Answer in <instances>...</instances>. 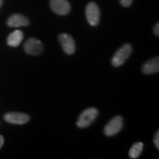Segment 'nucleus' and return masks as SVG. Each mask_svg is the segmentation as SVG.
<instances>
[{"label": "nucleus", "instance_id": "f257e3e1", "mask_svg": "<svg viewBox=\"0 0 159 159\" xmlns=\"http://www.w3.org/2000/svg\"><path fill=\"white\" fill-rule=\"evenodd\" d=\"M132 50V47L129 43H125V45H123L121 48L117 50L113 57L112 61H111L112 65L114 67H119L122 66L130 56Z\"/></svg>", "mask_w": 159, "mask_h": 159}, {"label": "nucleus", "instance_id": "f03ea898", "mask_svg": "<svg viewBox=\"0 0 159 159\" xmlns=\"http://www.w3.org/2000/svg\"><path fill=\"white\" fill-rule=\"evenodd\" d=\"M98 116V111L94 108L85 109L79 116L77 125L79 128H87L96 119Z\"/></svg>", "mask_w": 159, "mask_h": 159}, {"label": "nucleus", "instance_id": "7ed1b4c3", "mask_svg": "<svg viewBox=\"0 0 159 159\" xmlns=\"http://www.w3.org/2000/svg\"><path fill=\"white\" fill-rule=\"evenodd\" d=\"M85 15L87 20L91 26H97L100 19V11L98 5L95 2H89L85 9Z\"/></svg>", "mask_w": 159, "mask_h": 159}, {"label": "nucleus", "instance_id": "20e7f679", "mask_svg": "<svg viewBox=\"0 0 159 159\" xmlns=\"http://www.w3.org/2000/svg\"><path fill=\"white\" fill-rule=\"evenodd\" d=\"M123 127V119L122 116H116L111 119L105 125L104 133L106 136H112L118 134Z\"/></svg>", "mask_w": 159, "mask_h": 159}, {"label": "nucleus", "instance_id": "39448f33", "mask_svg": "<svg viewBox=\"0 0 159 159\" xmlns=\"http://www.w3.org/2000/svg\"><path fill=\"white\" fill-rule=\"evenodd\" d=\"M24 48L27 54L32 55H41L43 51V43L35 38H30L27 40L25 43Z\"/></svg>", "mask_w": 159, "mask_h": 159}, {"label": "nucleus", "instance_id": "423d86ee", "mask_svg": "<svg viewBox=\"0 0 159 159\" xmlns=\"http://www.w3.org/2000/svg\"><path fill=\"white\" fill-rule=\"evenodd\" d=\"M50 7L57 15H67L71 11L70 4L67 0H50Z\"/></svg>", "mask_w": 159, "mask_h": 159}, {"label": "nucleus", "instance_id": "0eeeda50", "mask_svg": "<svg viewBox=\"0 0 159 159\" xmlns=\"http://www.w3.org/2000/svg\"><path fill=\"white\" fill-rule=\"evenodd\" d=\"M60 43L66 54L72 55L75 52V43L74 39L67 33H62L58 37Z\"/></svg>", "mask_w": 159, "mask_h": 159}, {"label": "nucleus", "instance_id": "6e6552de", "mask_svg": "<svg viewBox=\"0 0 159 159\" xmlns=\"http://www.w3.org/2000/svg\"><path fill=\"white\" fill-rule=\"evenodd\" d=\"M6 122L14 125H24L28 122L30 116L27 114L19 112L7 113L4 116Z\"/></svg>", "mask_w": 159, "mask_h": 159}, {"label": "nucleus", "instance_id": "1a4fd4ad", "mask_svg": "<svg viewBox=\"0 0 159 159\" xmlns=\"http://www.w3.org/2000/svg\"><path fill=\"white\" fill-rule=\"evenodd\" d=\"M7 25L11 27H26L30 25V21L27 17L21 14H13L7 19Z\"/></svg>", "mask_w": 159, "mask_h": 159}, {"label": "nucleus", "instance_id": "9d476101", "mask_svg": "<svg viewBox=\"0 0 159 159\" xmlns=\"http://www.w3.org/2000/svg\"><path fill=\"white\" fill-rule=\"evenodd\" d=\"M159 71V57H155L149 60L142 67V72L145 75H151L158 72Z\"/></svg>", "mask_w": 159, "mask_h": 159}, {"label": "nucleus", "instance_id": "9b49d317", "mask_svg": "<svg viewBox=\"0 0 159 159\" xmlns=\"http://www.w3.org/2000/svg\"><path fill=\"white\" fill-rule=\"evenodd\" d=\"M24 38V34L22 31L21 30H15L9 35L7 37V44L11 47H18L21 41H22Z\"/></svg>", "mask_w": 159, "mask_h": 159}, {"label": "nucleus", "instance_id": "f8f14e48", "mask_svg": "<svg viewBox=\"0 0 159 159\" xmlns=\"http://www.w3.org/2000/svg\"><path fill=\"white\" fill-rule=\"evenodd\" d=\"M144 144L142 142H137L131 147L130 151H129V156L131 158H138L142 153Z\"/></svg>", "mask_w": 159, "mask_h": 159}, {"label": "nucleus", "instance_id": "ddd939ff", "mask_svg": "<svg viewBox=\"0 0 159 159\" xmlns=\"http://www.w3.org/2000/svg\"><path fill=\"white\" fill-rule=\"evenodd\" d=\"M119 2L123 7H129L132 3L133 0H119Z\"/></svg>", "mask_w": 159, "mask_h": 159}, {"label": "nucleus", "instance_id": "4468645a", "mask_svg": "<svg viewBox=\"0 0 159 159\" xmlns=\"http://www.w3.org/2000/svg\"><path fill=\"white\" fill-rule=\"evenodd\" d=\"M154 143L156 147L158 149H159V132L158 130L157 131L155 134V137H154Z\"/></svg>", "mask_w": 159, "mask_h": 159}, {"label": "nucleus", "instance_id": "2eb2a0df", "mask_svg": "<svg viewBox=\"0 0 159 159\" xmlns=\"http://www.w3.org/2000/svg\"><path fill=\"white\" fill-rule=\"evenodd\" d=\"M154 33L156 36L159 35V24L157 23L154 27Z\"/></svg>", "mask_w": 159, "mask_h": 159}, {"label": "nucleus", "instance_id": "dca6fc26", "mask_svg": "<svg viewBox=\"0 0 159 159\" xmlns=\"http://www.w3.org/2000/svg\"><path fill=\"white\" fill-rule=\"evenodd\" d=\"M4 137L2 136H1L0 135V149L2 148V147L3 146V144H4Z\"/></svg>", "mask_w": 159, "mask_h": 159}, {"label": "nucleus", "instance_id": "f3484780", "mask_svg": "<svg viewBox=\"0 0 159 159\" xmlns=\"http://www.w3.org/2000/svg\"><path fill=\"white\" fill-rule=\"evenodd\" d=\"M2 3H3V0H0V8H1L2 5Z\"/></svg>", "mask_w": 159, "mask_h": 159}]
</instances>
